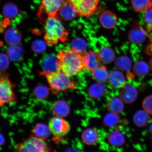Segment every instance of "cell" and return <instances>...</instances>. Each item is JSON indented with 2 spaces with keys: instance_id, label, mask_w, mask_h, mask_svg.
I'll return each mask as SVG.
<instances>
[{
  "instance_id": "4fadbf2b",
  "label": "cell",
  "mask_w": 152,
  "mask_h": 152,
  "mask_svg": "<svg viewBox=\"0 0 152 152\" xmlns=\"http://www.w3.org/2000/svg\"><path fill=\"white\" fill-rule=\"evenodd\" d=\"M108 81L112 87L116 88L122 87L125 84L124 76L121 72L118 71L111 72L109 75Z\"/></svg>"
},
{
  "instance_id": "1f68e13d",
  "label": "cell",
  "mask_w": 152,
  "mask_h": 152,
  "mask_svg": "<svg viewBox=\"0 0 152 152\" xmlns=\"http://www.w3.org/2000/svg\"><path fill=\"white\" fill-rule=\"evenodd\" d=\"M142 106L144 110L152 115V95L144 99L142 102Z\"/></svg>"
},
{
  "instance_id": "9a60e30c",
  "label": "cell",
  "mask_w": 152,
  "mask_h": 152,
  "mask_svg": "<svg viewBox=\"0 0 152 152\" xmlns=\"http://www.w3.org/2000/svg\"><path fill=\"white\" fill-rule=\"evenodd\" d=\"M61 18L65 20H71L78 15L74 7L67 1H66L59 11Z\"/></svg>"
},
{
  "instance_id": "d6a6232c",
  "label": "cell",
  "mask_w": 152,
  "mask_h": 152,
  "mask_svg": "<svg viewBox=\"0 0 152 152\" xmlns=\"http://www.w3.org/2000/svg\"><path fill=\"white\" fill-rule=\"evenodd\" d=\"M147 54L149 55H152V41L151 43L148 46L147 49Z\"/></svg>"
},
{
  "instance_id": "7c38bea8",
  "label": "cell",
  "mask_w": 152,
  "mask_h": 152,
  "mask_svg": "<svg viewBox=\"0 0 152 152\" xmlns=\"http://www.w3.org/2000/svg\"><path fill=\"white\" fill-rule=\"evenodd\" d=\"M53 113L56 116L64 118L69 113V106L66 102L59 100L55 102L53 106Z\"/></svg>"
},
{
  "instance_id": "2e32d148",
  "label": "cell",
  "mask_w": 152,
  "mask_h": 152,
  "mask_svg": "<svg viewBox=\"0 0 152 152\" xmlns=\"http://www.w3.org/2000/svg\"><path fill=\"white\" fill-rule=\"evenodd\" d=\"M120 98L113 97L107 102V108L110 113L118 114L123 111L124 105Z\"/></svg>"
},
{
  "instance_id": "4dcf8cb0",
  "label": "cell",
  "mask_w": 152,
  "mask_h": 152,
  "mask_svg": "<svg viewBox=\"0 0 152 152\" xmlns=\"http://www.w3.org/2000/svg\"><path fill=\"white\" fill-rule=\"evenodd\" d=\"M73 48L79 53L83 54L86 52V44L84 40L81 39L75 40L73 43Z\"/></svg>"
},
{
  "instance_id": "5bb4252c",
  "label": "cell",
  "mask_w": 152,
  "mask_h": 152,
  "mask_svg": "<svg viewBox=\"0 0 152 152\" xmlns=\"http://www.w3.org/2000/svg\"><path fill=\"white\" fill-rule=\"evenodd\" d=\"M151 119L149 113L145 110H140L135 114L133 118V121L137 126L142 127L148 124Z\"/></svg>"
},
{
  "instance_id": "f1b7e54d",
  "label": "cell",
  "mask_w": 152,
  "mask_h": 152,
  "mask_svg": "<svg viewBox=\"0 0 152 152\" xmlns=\"http://www.w3.org/2000/svg\"><path fill=\"white\" fill-rule=\"evenodd\" d=\"M143 14L144 21L148 32L152 35V9L145 11Z\"/></svg>"
},
{
  "instance_id": "6da1fadb",
  "label": "cell",
  "mask_w": 152,
  "mask_h": 152,
  "mask_svg": "<svg viewBox=\"0 0 152 152\" xmlns=\"http://www.w3.org/2000/svg\"><path fill=\"white\" fill-rule=\"evenodd\" d=\"M56 58L60 71L69 77L79 75L85 69L83 54L73 48L59 52Z\"/></svg>"
},
{
  "instance_id": "e575fe53",
  "label": "cell",
  "mask_w": 152,
  "mask_h": 152,
  "mask_svg": "<svg viewBox=\"0 0 152 152\" xmlns=\"http://www.w3.org/2000/svg\"><path fill=\"white\" fill-rule=\"evenodd\" d=\"M150 130H151V132H152V124L151 125V127H150Z\"/></svg>"
},
{
  "instance_id": "836d02e7",
  "label": "cell",
  "mask_w": 152,
  "mask_h": 152,
  "mask_svg": "<svg viewBox=\"0 0 152 152\" xmlns=\"http://www.w3.org/2000/svg\"><path fill=\"white\" fill-rule=\"evenodd\" d=\"M149 66L150 69L152 71V58H151L149 61Z\"/></svg>"
},
{
  "instance_id": "9c48e42d",
  "label": "cell",
  "mask_w": 152,
  "mask_h": 152,
  "mask_svg": "<svg viewBox=\"0 0 152 152\" xmlns=\"http://www.w3.org/2000/svg\"><path fill=\"white\" fill-rule=\"evenodd\" d=\"M65 0H41V9L47 16H58L59 11Z\"/></svg>"
},
{
  "instance_id": "7402d4cb",
  "label": "cell",
  "mask_w": 152,
  "mask_h": 152,
  "mask_svg": "<svg viewBox=\"0 0 152 152\" xmlns=\"http://www.w3.org/2000/svg\"><path fill=\"white\" fill-rule=\"evenodd\" d=\"M99 53L102 61L109 64L113 61L115 55L113 49L109 47H104L101 49Z\"/></svg>"
},
{
  "instance_id": "603a6c76",
  "label": "cell",
  "mask_w": 152,
  "mask_h": 152,
  "mask_svg": "<svg viewBox=\"0 0 152 152\" xmlns=\"http://www.w3.org/2000/svg\"><path fill=\"white\" fill-rule=\"evenodd\" d=\"M133 9L136 12H141L152 7L150 0H132Z\"/></svg>"
},
{
  "instance_id": "484cf974",
  "label": "cell",
  "mask_w": 152,
  "mask_h": 152,
  "mask_svg": "<svg viewBox=\"0 0 152 152\" xmlns=\"http://www.w3.org/2000/svg\"><path fill=\"white\" fill-rule=\"evenodd\" d=\"M119 119V116L117 114L110 113L104 117V124L107 127H113L118 123Z\"/></svg>"
},
{
  "instance_id": "277c9868",
  "label": "cell",
  "mask_w": 152,
  "mask_h": 152,
  "mask_svg": "<svg viewBox=\"0 0 152 152\" xmlns=\"http://www.w3.org/2000/svg\"><path fill=\"white\" fill-rule=\"evenodd\" d=\"M18 151L46 152L50 151V148L45 139L35 135L18 145Z\"/></svg>"
},
{
  "instance_id": "3957f363",
  "label": "cell",
  "mask_w": 152,
  "mask_h": 152,
  "mask_svg": "<svg viewBox=\"0 0 152 152\" xmlns=\"http://www.w3.org/2000/svg\"><path fill=\"white\" fill-rule=\"evenodd\" d=\"M45 75L51 90L54 94H58L61 91L66 92L76 88L75 83L71 77L61 71L51 72Z\"/></svg>"
},
{
  "instance_id": "7a4b0ae2",
  "label": "cell",
  "mask_w": 152,
  "mask_h": 152,
  "mask_svg": "<svg viewBox=\"0 0 152 152\" xmlns=\"http://www.w3.org/2000/svg\"><path fill=\"white\" fill-rule=\"evenodd\" d=\"M45 39L49 45H56L64 42L67 39L68 33L58 16H48L45 20Z\"/></svg>"
},
{
  "instance_id": "52a82bcc",
  "label": "cell",
  "mask_w": 152,
  "mask_h": 152,
  "mask_svg": "<svg viewBox=\"0 0 152 152\" xmlns=\"http://www.w3.org/2000/svg\"><path fill=\"white\" fill-rule=\"evenodd\" d=\"M48 127L50 132L56 137H62L68 134L70 130L69 123L63 118L57 116L50 120Z\"/></svg>"
},
{
  "instance_id": "e0dca14e",
  "label": "cell",
  "mask_w": 152,
  "mask_h": 152,
  "mask_svg": "<svg viewBox=\"0 0 152 152\" xmlns=\"http://www.w3.org/2000/svg\"><path fill=\"white\" fill-rule=\"evenodd\" d=\"M106 91V87L102 83H95L91 85L89 89V96L91 98L97 99L102 97Z\"/></svg>"
},
{
  "instance_id": "ac0fdd59",
  "label": "cell",
  "mask_w": 152,
  "mask_h": 152,
  "mask_svg": "<svg viewBox=\"0 0 152 152\" xmlns=\"http://www.w3.org/2000/svg\"><path fill=\"white\" fill-rule=\"evenodd\" d=\"M98 133L92 129H86L82 134L83 141L87 145H94L98 141Z\"/></svg>"
},
{
  "instance_id": "8992f818",
  "label": "cell",
  "mask_w": 152,
  "mask_h": 152,
  "mask_svg": "<svg viewBox=\"0 0 152 152\" xmlns=\"http://www.w3.org/2000/svg\"><path fill=\"white\" fill-rule=\"evenodd\" d=\"M14 85L9 79L8 77L3 76L0 80V105L4 106L16 100L13 88Z\"/></svg>"
},
{
  "instance_id": "d590c367",
  "label": "cell",
  "mask_w": 152,
  "mask_h": 152,
  "mask_svg": "<svg viewBox=\"0 0 152 152\" xmlns=\"http://www.w3.org/2000/svg\"><path fill=\"white\" fill-rule=\"evenodd\" d=\"M150 1H151V6L152 7V0H150Z\"/></svg>"
},
{
  "instance_id": "ba28073f",
  "label": "cell",
  "mask_w": 152,
  "mask_h": 152,
  "mask_svg": "<svg viewBox=\"0 0 152 152\" xmlns=\"http://www.w3.org/2000/svg\"><path fill=\"white\" fill-rule=\"evenodd\" d=\"M83 65L85 69L94 72L100 66L102 60L99 53L90 51L83 54Z\"/></svg>"
},
{
  "instance_id": "f546056e",
  "label": "cell",
  "mask_w": 152,
  "mask_h": 152,
  "mask_svg": "<svg viewBox=\"0 0 152 152\" xmlns=\"http://www.w3.org/2000/svg\"><path fill=\"white\" fill-rule=\"evenodd\" d=\"M18 10L16 5L12 3L7 4L4 7L3 12L6 16H14L18 13Z\"/></svg>"
},
{
  "instance_id": "5b68a950",
  "label": "cell",
  "mask_w": 152,
  "mask_h": 152,
  "mask_svg": "<svg viewBox=\"0 0 152 152\" xmlns=\"http://www.w3.org/2000/svg\"><path fill=\"white\" fill-rule=\"evenodd\" d=\"M75 9L78 15L87 17L94 14L100 0H67Z\"/></svg>"
},
{
  "instance_id": "cb8c5ba5",
  "label": "cell",
  "mask_w": 152,
  "mask_h": 152,
  "mask_svg": "<svg viewBox=\"0 0 152 152\" xmlns=\"http://www.w3.org/2000/svg\"><path fill=\"white\" fill-rule=\"evenodd\" d=\"M33 132L36 136L45 140L49 137L51 132L49 127L43 124H39L36 125Z\"/></svg>"
},
{
  "instance_id": "30bf717a",
  "label": "cell",
  "mask_w": 152,
  "mask_h": 152,
  "mask_svg": "<svg viewBox=\"0 0 152 152\" xmlns=\"http://www.w3.org/2000/svg\"><path fill=\"white\" fill-rule=\"evenodd\" d=\"M137 96V90L131 86H125L120 93V98L125 103H132L136 100Z\"/></svg>"
},
{
  "instance_id": "83f0119b",
  "label": "cell",
  "mask_w": 152,
  "mask_h": 152,
  "mask_svg": "<svg viewBox=\"0 0 152 152\" xmlns=\"http://www.w3.org/2000/svg\"><path fill=\"white\" fill-rule=\"evenodd\" d=\"M34 94L36 98L40 100L45 99L48 96L49 90L46 87L43 85L36 87L34 91Z\"/></svg>"
},
{
  "instance_id": "44dd1931",
  "label": "cell",
  "mask_w": 152,
  "mask_h": 152,
  "mask_svg": "<svg viewBox=\"0 0 152 152\" xmlns=\"http://www.w3.org/2000/svg\"><path fill=\"white\" fill-rule=\"evenodd\" d=\"M129 38L130 41L132 43H140L145 40V34L140 28H134L130 32Z\"/></svg>"
},
{
  "instance_id": "8fae6325",
  "label": "cell",
  "mask_w": 152,
  "mask_h": 152,
  "mask_svg": "<svg viewBox=\"0 0 152 152\" xmlns=\"http://www.w3.org/2000/svg\"><path fill=\"white\" fill-rule=\"evenodd\" d=\"M117 20V17L115 14L109 10L104 11L99 17L100 23L104 28H113L116 24Z\"/></svg>"
},
{
  "instance_id": "ffe728a7",
  "label": "cell",
  "mask_w": 152,
  "mask_h": 152,
  "mask_svg": "<svg viewBox=\"0 0 152 152\" xmlns=\"http://www.w3.org/2000/svg\"><path fill=\"white\" fill-rule=\"evenodd\" d=\"M108 140L112 145L115 147H120L124 143L125 138L122 133L115 131L110 134Z\"/></svg>"
},
{
  "instance_id": "4316f807",
  "label": "cell",
  "mask_w": 152,
  "mask_h": 152,
  "mask_svg": "<svg viewBox=\"0 0 152 152\" xmlns=\"http://www.w3.org/2000/svg\"><path fill=\"white\" fill-rule=\"evenodd\" d=\"M115 64L118 68L121 71H128L131 68L130 61L126 57H121L118 58Z\"/></svg>"
},
{
  "instance_id": "d4e9b609",
  "label": "cell",
  "mask_w": 152,
  "mask_h": 152,
  "mask_svg": "<svg viewBox=\"0 0 152 152\" xmlns=\"http://www.w3.org/2000/svg\"><path fill=\"white\" fill-rule=\"evenodd\" d=\"M134 71L136 75L139 77H143L147 75L149 72V66L143 61H139L135 64Z\"/></svg>"
},
{
  "instance_id": "d6986e66",
  "label": "cell",
  "mask_w": 152,
  "mask_h": 152,
  "mask_svg": "<svg viewBox=\"0 0 152 152\" xmlns=\"http://www.w3.org/2000/svg\"><path fill=\"white\" fill-rule=\"evenodd\" d=\"M93 72L92 77L97 82L102 83L108 80L109 75L105 66H100Z\"/></svg>"
}]
</instances>
